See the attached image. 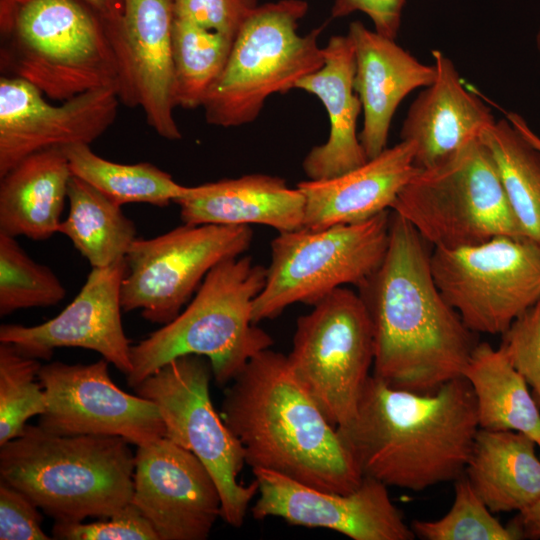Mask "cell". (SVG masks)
Here are the masks:
<instances>
[{"label": "cell", "instance_id": "obj_26", "mask_svg": "<svg viewBox=\"0 0 540 540\" xmlns=\"http://www.w3.org/2000/svg\"><path fill=\"white\" fill-rule=\"evenodd\" d=\"M537 449L521 432L479 428L464 475L493 513H520L540 500Z\"/></svg>", "mask_w": 540, "mask_h": 540}, {"label": "cell", "instance_id": "obj_43", "mask_svg": "<svg viewBox=\"0 0 540 540\" xmlns=\"http://www.w3.org/2000/svg\"><path fill=\"white\" fill-rule=\"evenodd\" d=\"M535 46H536V50H537V54H538L539 62H540V26L535 35Z\"/></svg>", "mask_w": 540, "mask_h": 540}, {"label": "cell", "instance_id": "obj_23", "mask_svg": "<svg viewBox=\"0 0 540 540\" xmlns=\"http://www.w3.org/2000/svg\"><path fill=\"white\" fill-rule=\"evenodd\" d=\"M324 63L301 78L294 89L318 97L329 117L327 141L312 148L302 167L310 180L339 176L368 161L357 135L361 101L354 90L355 53L349 36H332L323 48Z\"/></svg>", "mask_w": 540, "mask_h": 540}, {"label": "cell", "instance_id": "obj_27", "mask_svg": "<svg viewBox=\"0 0 540 540\" xmlns=\"http://www.w3.org/2000/svg\"><path fill=\"white\" fill-rule=\"evenodd\" d=\"M462 376L474 393L480 428L521 432L540 450V408L502 346L478 343Z\"/></svg>", "mask_w": 540, "mask_h": 540}, {"label": "cell", "instance_id": "obj_35", "mask_svg": "<svg viewBox=\"0 0 540 540\" xmlns=\"http://www.w3.org/2000/svg\"><path fill=\"white\" fill-rule=\"evenodd\" d=\"M107 520L55 521L52 538L58 540H159L151 523L131 502Z\"/></svg>", "mask_w": 540, "mask_h": 540}, {"label": "cell", "instance_id": "obj_33", "mask_svg": "<svg viewBox=\"0 0 540 540\" xmlns=\"http://www.w3.org/2000/svg\"><path fill=\"white\" fill-rule=\"evenodd\" d=\"M41 364L9 343L0 342V446L19 436L27 421L46 409L36 382Z\"/></svg>", "mask_w": 540, "mask_h": 540}, {"label": "cell", "instance_id": "obj_37", "mask_svg": "<svg viewBox=\"0 0 540 540\" xmlns=\"http://www.w3.org/2000/svg\"><path fill=\"white\" fill-rule=\"evenodd\" d=\"M174 18L235 38L256 0H172Z\"/></svg>", "mask_w": 540, "mask_h": 540}, {"label": "cell", "instance_id": "obj_40", "mask_svg": "<svg viewBox=\"0 0 540 540\" xmlns=\"http://www.w3.org/2000/svg\"><path fill=\"white\" fill-rule=\"evenodd\" d=\"M513 523L520 529L524 538L540 539V500L518 513Z\"/></svg>", "mask_w": 540, "mask_h": 540}, {"label": "cell", "instance_id": "obj_41", "mask_svg": "<svg viewBox=\"0 0 540 540\" xmlns=\"http://www.w3.org/2000/svg\"><path fill=\"white\" fill-rule=\"evenodd\" d=\"M105 19L114 24H121L124 13L125 0H82Z\"/></svg>", "mask_w": 540, "mask_h": 540}, {"label": "cell", "instance_id": "obj_22", "mask_svg": "<svg viewBox=\"0 0 540 540\" xmlns=\"http://www.w3.org/2000/svg\"><path fill=\"white\" fill-rule=\"evenodd\" d=\"M415 145L400 141L363 165L339 176L297 184L305 198L303 228L319 230L369 219L391 205L419 171Z\"/></svg>", "mask_w": 540, "mask_h": 540}, {"label": "cell", "instance_id": "obj_2", "mask_svg": "<svg viewBox=\"0 0 540 540\" xmlns=\"http://www.w3.org/2000/svg\"><path fill=\"white\" fill-rule=\"evenodd\" d=\"M479 428L464 377L416 393L371 375L355 416L337 431L363 476L423 491L465 474Z\"/></svg>", "mask_w": 540, "mask_h": 540}, {"label": "cell", "instance_id": "obj_13", "mask_svg": "<svg viewBox=\"0 0 540 540\" xmlns=\"http://www.w3.org/2000/svg\"><path fill=\"white\" fill-rule=\"evenodd\" d=\"M252 238L247 225L185 223L153 238H136L125 257L123 311L140 310L142 317L152 323L171 322L209 271L244 253Z\"/></svg>", "mask_w": 540, "mask_h": 540}, {"label": "cell", "instance_id": "obj_12", "mask_svg": "<svg viewBox=\"0 0 540 540\" xmlns=\"http://www.w3.org/2000/svg\"><path fill=\"white\" fill-rule=\"evenodd\" d=\"M430 266L441 295L476 334L502 335L540 301V245L527 237L433 248Z\"/></svg>", "mask_w": 540, "mask_h": 540}, {"label": "cell", "instance_id": "obj_34", "mask_svg": "<svg viewBox=\"0 0 540 540\" xmlns=\"http://www.w3.org/2000/svg\"><path fill=\"white\" fill-rule=\"evenodd\" d=\"M411 528L424 540H518L520 529L505 526L477 495L465 475L455 481L454 500L449 511L435 520H413Z\"/></svg>", "mask_w": 540, "mask_h": 540}, {"label": "cell", "instance_id": "obj_10", "mask_svg": "<svg viewBox=\"0 0 540 540\" xmlns=\"http://www.w3.org/2000/svg\"><path fill=\"white\" fill-rule=\"evenodd\" d=\"M209 360L199 355L177 357L144 379L134 390L152 401L165 426V437L192 452L212 475L221 498V518L240 528L258 483L238 481L244 449L212 403Z\"/></svg>", "mask_w": 540, "mask_h": 540}, {"label": "cell", "instance_id": "obj_31", "mask_svg": "<svg viewBox=\"0 0 540 540\" xmlns=\"http://www.w3.org/2000/svg\"><path fill=\"white\" fill-rule=\"evenodd\" d=\"M234 39L174 18L172 56L176 107H202L208 90L227 63Z\"/></svg>", "mask_w": 540, "mask_h": 540}, {"label": "cell", "instance_id": "obj_19", "mask_svg": "<svg viewBox=\"0 0 540 540\" xmlns=\"http://www.w3.org/2000/svg\"><path fill=\"white\" fill-rule=\"evenodd\" d=\"M347 35L355 53L354 90L363 111L359 140L369 160L387 148L399 104L414 90L431 85L436 68L360 21L350 23Z\"/></svg>", "mask_w": 540, "mask_h": 540}, {"label": "cell", "instance_id": "obj_9", "mask_svg": "<svg viewBox=\"0 0 540 540\" xmlns=\"http://www.w3.org/2000/svg\"><path fill=\"white\" fill-rule=\"evenodd\" d=\"M391 210L369 219L319 230L280 232L253 303V321L273 319L288 306L314 305L332 291L357 288L382 263L389 244Z\"/></svg>", "mask_w": 540, "mask_h": 540}, {"label": "cell", "instance_id": "obj_17", "mask_svg": "<svg viewBox=\"0 0 540 540\" xmlns=\"http://www.w3.org/2000/svg\"><path fill=\"white\" fill-rule=\"evenodd\" d=\"M132 503L159 540H205L221 518L220 493L208 469L166 437L137 448Z\"/></svg>", "mask_w": 540, "mask_h": 540}, {"label": "cell", "instance_id": "obj_28", "mask_svg": "<svg viewBox=\"0 0 540 540\" xmlns=\"http://www.w3.org/2000/svg\"><path fill=\"white\" fill-rule=\"evenodd\" d=\"M69 213L58 227L92 268L124 260L136 240V228L114 202L84 180L72 175L67 190Z\"/></svg>", "mask_w": 540, "mask_h": 540}, {"label": "cell", "instance_id": "obj_6", "mask_svg": "<svg viewBox=\"0 0 540 540\" xmlns=\"http://www.w3.org/2000/svg\"><path fill=\"white\" fill-rule=\"evenodd\" d=\"M266 274L267 268L245 256L214 266L175 319L131 346L128 385L135 388L183 355L207 358L216 383L229 385L253 356L273 345L252 316Z\"/></svg>", "mask_w": 540, "mask_h": 540}, {"label": "cell", "instance_id": "obj_24", "mask_svg": "<svg viewBox=\"0 0 540 540\" xmlns=\"http://www.w3.org/2000/svg\"><path fill=\"white\" fill-rule=\"evenodd\" d=\"M183 223L239 226L259 224L280 232L303 228L305 198L282 178L249 174L193 187L177 200Z\"/></svg>", "mask_w": 540, "mask_h": 540}, {"label": "cell", "instance_id": "obj_5", "mask_svg": "<svg viewBox=\"0 0 540 540\" xmlns=\"http://www.w3.org/2000/svg\"><path fill=\"white\" fill-rule=\"evenodd\" d=\"M129 445L119 436L58 435L26 425L0 446V479L55 521L106 518L132 502Z\"/></svg>", "mask_w": 540, "mask_h": 540}, {"label": "cell", "instance_id": "obj_32", "mask_svg": "<svg viewBox=\"0 0 540 540\" xmlns=\"http://www.w3.org/2000/svg\"><path fill=\"white\" fill-rule=\"evenodd\" d=\"M16 237L0 232V315L58 304L66 290L46 265L33 260Z\"/></svg>", "mask_w": 540, "mask_h": 540}, {"label": "cell", "instance_id": "obj_3", "mask_svg": "<svg viewBox=\"0 0 540 540\" xmlns=\"http://www.w3.org/2000/svg\"><path fill=\"white\" fill-rule=\"evenodd\" d=\"M220 414L252 469L336 493L362 482L337 428L298 383L287 355L268 348L253 356L229 383Z\"/></svg>", "mask_w": 540, "mask_h": 540}, {"label": "cell", "instance_id": "obj_4", "mask_svg": "<svg viewBox=\"0 0 540 540\" xmlns=\"http://www.w3.org/2000/svg\"><path fill=\"white\" fill-rule=\"evenodd\" d=\"M0 71L53 100L108 88L133 108L122 23L82 0H0Z\"/></svg>", "mask_w": 540, "mask_h": 540}, {"label": "cell", "instance_id": "obj_29", "mask_svg": "<svg viewBox=\"0 0 540 540\" xmlns=\"http://www.w3.org/2000/svg\"><path fill=\"white\" fill-rule=\"evenodd\" d=\"M479 139L491 155L524 236L540 245V151L507 118L485 127Z\"/></svg>", "mask_w": 540, "mask_h": 540}, {"label": "cell", "instance_id": "obj_15", "mask_svg": "<svg viewBox=\"0 0 540 540\" xmlns=\"http://www.w3.org/2000/svg\"><path fill=\"white\" fill-rule=\"evenodd\" d=\"M258 498L251 508L256 520L277 517L291 525L324 528L353 540H413L411 525L390 498L388 486L364 476L349 493L307 486L280 473L252 469Z\"/></svg>", "mask_w": 540, "mask_h": 540}, {"label": "cell", "instance_id": "obj_18", "mask_svg": "<svg viewBox=\"0 0 540 540\" xmlns=\"http://www.w3.org/2000/svg\"><path fill=\"white\" fill-rule=\"evenodd\" d=\"M126 260L92 268L76 297L57 316L38 325L3 324L0 342L23 354L49 360L55 349L79 347L99 353L126 376L131 346L121 321V287Z\"/></svg>", "mask_w": 540, "mask_h": 540}, {"label": "cell", "instance_id": "obj_42", "mask_svg": "<svg viewBox=\"0 0 540 540\" xmlns=\"http://www.w3.org/2000/svg\"><path fill=\"white\" fill-rule=\"evenodd\" d=\"M506 118L534 147L540 151V136L530 127L522 115L516 112H509L507 113Z\"/></svg>", "mask_w": 540, "mask_h": 540}, {"label": "cell", "instance_id": "obj_20", "mask_svg": "<svg viewBox=\"0 0 540 540\" xmlns=\"http://www.w3.org/2000/svg\"><path fill=\"white\" fill-rule=\"evenodd\" d=\"M431 55L436 78L411 103L400 130V139L415 145L419 170L446 160L496 121L480 97L464 87L453 61L441 50Z\"/></svg>", "mask_w": 540, "mask_h": 540}, {"label": "cell", "instance_id": "obj_21", "mask_svg": "<svg viewBox=\"0 0 540 540\" xmlns=\"http://www.w3.org/2000/svg\"><path fill=\"white\" fill-rule=\"evenodd\" d=\"M172 0H125L122 17L134 108L162 138L179 140L174 118Z\"/></svg>", "mask_w": 540, "mask_h": 540}, {"label": "cell", "instance_id": "obj_16", "mask_svg": "<svg viewBox=\"0 0 540 540\" xmlns=\"http://www.w3.org/2000/svg\"><path fill=\"white\" fill-rule=\"evenodd\" d=\"M32 84L0 77V177L25 157L50 148L90 145L114 123L120 100L108 88L52 105Z\"/></svg>", "mask_w": 540, "mask_h": 540}, {"label": "cell", "instance_id": "obj_8", "mask_svg": "<svg viewBox=\"0 0 540 540\" xmlns=\"http://www.w3.org/2000/svg\"><path fill=\"white\" fill-rule=\"evenodd\" d=\"M433 248H459L500 235L525 237L497 169L479 137L419 170L390 208Z\"/></svg>", "mask_w": 540, "mask_h": 540}, {"label": "cell", "instance_id": "obj_38", "mask_svg": "<svg viewBox=\"0 0 540 540\" xmlns=\"http://www.w3.org/2000/svg\"><path fill=\"white\" fill-rule=\"evenodd\" d=\"M39 507L23 492L0 479V539L49 540Z\"/></svg>", "mask_w": 540, "mask_h": 540}, {"label": "cell", "instance_id": "obj_36", "mask_svg": "<svg viewBox=\"0 0 540 540\" xmlns=\"http://www.w3.org/2000/svg\"><path fill=\"white\" fill-rule=\"evenodd\" d=\"M523 376L540 408V301L502 334L501 345Z\"/></svg>", "mask_w": 540, "mask_h": 540}, {"label": "cell", "instance_id": "obj_25", "mask_svg": "<svg viewBox=\"0 0 540 540\" xmlns=\"http://www.w3.org/2000/svg\"><path fill=\"white\" fill-rule=\"evenodd\" d=\"M72 177L62 148L33 153L0 177V232L45 240L58 232Z\"/></svg>", "mask_w": 540, "mask_h": 540}, {"label": "cell", "instance_id": "obj_7", "mask_svg": "<svg viewBox=\"0 0 540 540\" xmlns=\"http://www.w3.org/2000/svg\"><path fill=\"white\" fill-rule=\"evenodd\" d=\"M304 0L257 5L239 29L227 63L203 101L206 121L224 128L254 121L266 99L286 93L304 76L320 69L323 27L298 33Z\"/></svg>", "mask_w": 540, "mask_h": 540}, {"label": "cell", "instance_id": "obj_1", "mask_svg": "<svg viewBox=\"0 0 540 540\" xmlns=\"http://www.w3.org/2000/svg\"><path fill=\"white\" fill-rule=\"evenodd\" d=\"M427 244L406 219L391 211L385 257L358 287L373 330L372 375L416 393L434 392L463 377L479 343L441 295Z\"/></svg>", "mask_w": 540, "mask_h": 540}, {"label": "cell", "instance_id": "obj_39", "mask_svg": "<svg viewBox=\"0 0 540 540\" xmlns=\"http://www.w3.org/2000/svg\"><path fill=\"white\" fill-rule=\"evenodd\" d=\"M404 4L405 0H334L331 15L340 18L362 12L370 18L376 32L396 39Z\"/></svg>", "mask_w": 540, "mask_h": 540}, {"label": "cell", "instance_id": "obj_30", "mask_svg": "<svg viewBox=\"0 0 540 540\" xmlns=\"http://www.w3.org/2000/svg\"><path fill=\"white\" fill-rule=\"evenodd\" d=\"M62 149L72 175L121 206L126 203H148L166 207L193 190V187L177 183L170 174L151 163L112 162L94 153L87 144H74Z\"/></svg>", "mask_w": 540, "mask_h": 540}, {"label": "cell", "instance_id": "obj_14", "mask_svg": "<svg viewBox=\"0 0 540 540\" xmlns=\"http://www.w3.org/2000/svg\"><path fill=\"white\" fill-rule=\"evenodd\" d=\"M108 365L101 358L87 365L54 361L41 366L46 409L38 426L58 435L119 436L137 447L165 437L157 406L121 390Z\"/></svg>", "mask_w": 540, "mask_h": 540}, {"label": "cell", "instance_id": "obj_11", "mask_svg": "<svg viewBox=\"0 0 540 540\" xmlns=\"http://www.w3.org/2000/svg\"><path fill=\"white\" fill-rule=\"evenodd\" d=\"M289 367L328 421L353 419L374 362V338L358 293L340 287L298 318Z\"/></svg>", "mask_w": 540, "mask_h": 540}]
</instances>
